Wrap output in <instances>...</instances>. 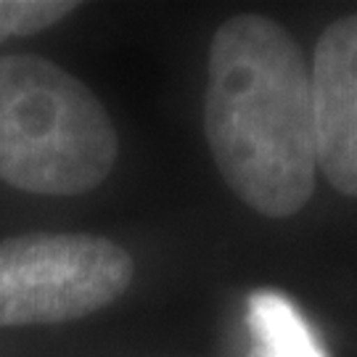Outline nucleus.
Segmentation results:
<instances>
[{
  "instance_id": "7ed1b4c3",
  "label": "nucleus",
  "mask_w": 357,
  "mask_h": 357,
  "mask_svg": "<svg viewBox=\"0 0 357 357\" xmlns=\"http://www.w3.org/2000/svg\"><path fill=\"white\" fill-rule=\"evenodd\" d=\"M135 275L119 243L88 233H26L0 241V328L85 318L116 302Z\"/></svg>"
},
{
  "instance_id": "39448f33",
  "label": "nucleus",
  "mask_w": 357,
  "mask_h": 357,
  "mask_svg": "<svg viewBox=\"0 0 357 357\" xmlns=\"http://www.w3.org/2000/svg\"><path fill=\"white\" fill-rule=\"evenodd\" d=\"M249 326L257 336V357H326L296 305L278 291L252 294Z\"/></svg>"
},
{
  "instance_id": "f03ea898",
  "label": "nucleus",
  "mask_w": 357,
  "mask_h": 357,
  "mask_svg": "<svg viewBox=\"0 0 357 357\" xmlns=\"http://www.w3.org/2000/svg\"><path fill=\"white\" fill-rule=\"evenodd\" d=\"M119 138L98 96L40 56H0V180L79 196L109 178Z\"/></svg>"
},
{
  "instance_id": "f257e3e1",
  "label": "nucleus",
  "mask_w": 357,
  "mask_h": 357,
  "mask_svg": "<svg viewBox=\"0 0 357 357\" xmlns=\"http://www.w3.org/2000/svg\"><path fill=\"white\" fill-rule=\"evenodd\" d=\"M204 130L230 191L265 217L296 215L315 191L310 69L289 29L238 13L209 48Z\"/></svg>"
},
{
  "instance_id": "423d86ee",
  "label": "nucleus",
  "mask_w": 357,
  "mask_h": 357,
  "mask_svg": "<svg viewBox=\"0 0 357 357\" xmlns=\"http://www.w3.org/2000/svg\"><path fill=\"white\" fill-rule=\"evenodd\" d=\"M77 8L75 0H0V43L43 32Z\"/></svg>"
},
{
  "instance_id": "20e7f679",
  "label": "nucleus",
  "mask_w": 357,
  "mask_h": 357,
  "mask_svg": "<svg viewBox=\"0 0 357 357\" xmlns=\"http://www.w3.org/2000/svg\"><path fill=\"white\" fill-rule=\"evenodd\" d=\"M310 101L318 167L336 191L357 199V13L320 35Z\"/></svg>"
}]
</instances>
